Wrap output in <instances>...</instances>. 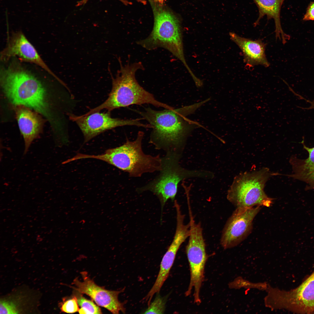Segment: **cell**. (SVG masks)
Returning a JSON list of instances; mask_svg holds the SVG:
<instances>
[{"label": "cell", "instance_id": "7", "mask_svg": "<svg viewBox=\"0 0 314 314\" xmlns=\"http://www.w3.org/2000/svg\"><path fill=\"white\" fill-rule=\"evenodd\" d=\"M275 174L265 167L240 174L235 177L228 191L227 199L236 208L270 206L273 199L266 195L264 188L269 178Z\"/></svg>", "mask_w": 314, "mask_h": 314}, {"label": "cell", "instance_id": "1", "mask_svg": "<svg viewBox=\"0 0 314 314\" xmlns=\"http://www.w3.org/2000/svg\"><path fill=\"white\" fill-rule=\"evenodd\" d=\"M204 104L203 101L178 109L156 110L150 107L138 113L152 126L150 142L156 149L180 153L186 138L200 125L186 117Z\"/></svg>", "mask_w": 314, "mask_h": 314}, {"label": "cell", "instance_id": "17", "mask_svg": "<svg viewBox=\"0 0 314 314\" xmlns=\"http://www.w3.org/2000/svg\"><path fill=\"white\" fill-rule=\"evenodd\" d=\"M186 238L181 233H175L173 240L162 259L158 273L156 281L149 292L152 295L159 293L168 278L177 252Z\"/></svg>", "mask_w": 314, "mask_h": 314}, {"label": "cell", "instance_id": "18", "mask_svg": "<svg viewBox=\"0 0 314 314\" xmlns=\"http://www.w3.org/2000/svg\"><path fill=\"white\" fill-rule=\"evenodd\" d=\"M258 10V18L254 23V26L258 25L260 20L265 16L268 19L274 21L276 39L282 40L283 44L289 39L290 36L286 34L282 29L280 20L281 10L285 0H253Z\"/></svg>", "mask_w": 314, "mask_h": 314}, {"label": "cell", "instance_id": "11", "mask_svg": "<svg viewBox=\"0 0 314 314\" xmlns=\"http://www.w3.org/2000/svg\"><path fill=\"white\" fill-rule=\"evenodd\" d=\"M260 206L236 208L228 219L222 231L220 244L224 249L236 246L249 235L254 219Z\"/></svg>", "mask_w": 314, "mask_h": 314}, {"label": "cell", "instance_id": "9", "mask_svg": "<svg viewBox=\"0 0 314 314\" xmlns=\"http://www.w3.org/2000/svg\"><path fill=\"white\" fill-rule=\"evenodd\" d=\"M189 217L190 232L186 252L190 266V278L185 294L186 296L189 295L194 289V302L199 305L201 302L200 291L204 280L207 256L201 224L199 222L196 223L192 215Z\"/></svg>", "mask_w": 314, "mask_h": 314}, {"label": "cell", "instance_id": "24", "mask_svg": "<svg viewBox=\"0 0 314 314\" xmlns=\"http://www.w3.org/2000/svg\"><path fill=\"white\" fill-rule=\"evenodd\" d=\"M303 20L305 21H314V1L311 2L308 6Z\"/></svg>", "mask_w": 314, "mask_h": 314}, {"label": "cell", "instance_id": "13", "mask_svg": "<svg viewBox=\"0 0 314 314\" xmlns=\"http://www.w3.org/2000/svg\"><path fill=\"white\" fill-rule=\"evenodd\" d=\"M17 56L21 60L35 64L59 80L41 58L35 48L20 31L13 33L6 47L1 53V58L6 61Z\"/></svg>", "mask_w": 314, "mask_h": 314}, {"label": "cell", "instance_id": "12", "mask_svg": "<svg viewBox=\"0 0 314 314\" xmlns=\"http://www.w3.org/2000/svg\"><path fill=\"white\" fill-rule=\"evenodd\" d=\"M83 281L76 278L72 288L79 293L90 296L98 306L107 309L113 314H119L120 311L125 312L124 303L118 299L119 294L124 291V289L119 290H109L103 287L97 285L87 275L86 272H82Z\"/></svg>", "mask_w": 314, "mask_h": 314}, {"label": "cell", "instance_id": "16", "mask_svg": "<svg viewBox=\"0 0 314 314\" xmlns=\"http://www.w3.org/2000/svg\"><path fill=\"white\" fill-rule=\"evenodd\" d=\"M17 116L19 129L24 140V154H25L32 142L40 134L42 122L37 114L24 107L17 109Z\"/></svg>", "mask_w": 314, "mask_h": 314}, {"label": "cell", "instance_id": "20", "mask_svg": "<svg viewBox=\"0 0 314 314\" xmlns=\"http://www.w3.org/2000/svg\"><path fill=\"white\" fill-rule=\"evenodd\" d=\"M268 284L266 282L254 283L246 280L241 276L235 278L233 281L228 284L230 289H240L241 288L246 289L255 288L261 290L267 289Z\"/></svg>", "mask_w": 314, "mask_h": 314}, {"label": "cell", "instance_id": "25", "mask_svg": "<svg viewBox=\"0 0 314 314\" xmlns=\"http://www.w3.org/2000/svg\"><path fill=\"white\" fill-rule=\"evenodd\" d=\"M89 0H82L80 1H78L76 4V6H80L84 5ZM121 1L122 2L124 3H126V1L125 0H119ZM138 1H140L141 0H136Z\"/></svg>", "mask_w": 314, "mask_h": 314}, {"label": "cell", "instance_id": "14", "mask_svg": "<svg viewBox=\"0 0 314 314\" xmlns=\"http://www.w3.org/2000/svg\"><path fill=\"white\" fill-rule=\"evenodd\" d=\"M304 142L303 139L301 143L308 153V157L301 159L295 155L291 156L289 162L292 172L285 175L304 182L306 184L305 190L308 191L314 190V147H309Z\"/></svg>", "mask_w": 314, "mask_h": 314}, {"label": "cell", "instance_id": "4", "mask_svg": "<svg viewBox=\"0 0 314 314\" xmlns=\"http://www.w3.org/2000/svg\"><path fill=\"white\" fill-rule=\"evenodd\" d=\"M144 135L143 132L140 131L133 141L127 139L122 145L107 149L100 155L79 153L78 158L79 159L91 158L104 161L128 172L130 177H140L144 173L160 171L161 158L160 156L146 154L142 151Z\"/></svg>", "mask_w": 314, "mask_h": 314}, {"label": "cell", "instance_id": "6", "mask_svg": "<svg viewBox=\"0 0 314 314\" xmlns=\"http://www.w3.org/2000/svg\"><path fill=\"white\" fill-rule=\"evenodd\" d=\"M154 23L152 31L138 44L149 50L163 48L180 60L191 76L194 74L186 62L182 37L178 20L172 13L161 7L154 10Z\"/></svg>", "mask_w": 314, "mask_h": 314}, {"label": "cell", "instance_id": "15", "mask_svg": "<svg viewBox=\"0 0 314 314\" xmlns=\"http://www.w3.org/2000/svg\"><path fill=\"white\" fill-rule=\"evenodd\" d=\"M231 39L242 51L244 62L247 65L254 66L261 65L268 67L270 63L265 54V44L261 40H253L241 37L236 33H229Z\"/></svg>", "mask_w": 314, "mask_h": 314}, {"label": "cell", "instance_id": "19", "mask_svg": "<svg viewBox=\"0 0 314 314\" xmlns=\"http://www.w3.org/2000/svg\"><path fill=\"white\" fill-rule=\"evenodd\" d=\"M77 299L78 305L81 307L78 313L81 314H102L101 308L92 301L85 298L82 294L74 290V293Z\"/></svg>", "mask_w": 314, "mask_h": 314}, {"label": "cell", "instance_id": "2", "mask_svg": "<svg viewBox=\"0 0 314 314\" xmlns=\"http://www.w3.org/2000/svg\"><path fill=\"white\" fill-rule=\"evenodd\" d=\"M114 77H112V87L108 98L103 103L91 109L85 114L88 115L105 109L108 111L132 105L149 104L157 107L172 110L174 108L160 102L153 95L145 90L139 84L135 75L139 69H144L142 63L137 62L123 65Z\"/></svg>", "mask_w": 314, "mask_h": 314}, {"label": "cell", "instance_id": "23", "mask_svg": "<svg viewBox=\"0 0 314 314\" xmlns=\"http://www.w3.org/2000/svg\"><path fill=\"white\" fill-rule=\"evenodd\" d=\"M17 306L12 302L2 301L0 302V314L18 313Z\"/></svg>", "mask_w": 314, "mask_h": 314}, {"label": "cell", "instance_id": "21", "mask_svg": "<svg viewBox=\"0 0 314 314\" xmlns=\"http://www.w3.org/2000/svg\"><path fill=\"white\" fill-rule=\"evenodd\" d=\"M159 293L154 300L148 305L147 308L142 313L144 314H163L165 310L166 298L160 295Z\"/></svg>", "mask_w": 314, "mask_h": 314}, {"label": "cell", "instance_id": "22", "mask_svg": "<svg viewBox=\"0 0 314 314\" xmlns=\"http://www.w3.org/2000/svg\"><path fill=\"white\" fill-rule=\"evenodd\" d=\"M60 305L61 311L67 313L78 312L80 309L77 299L74 295L72 299L64 301Z\"/></svg>", "mask_w": 314, "mask_h": 314}, {"label": "cell", "instance_id": "8", "mask_svg": "<svg viewBox=\"0 0 314 314\" xmlns=\"http://www.w3.org/2000/svg\"><path fill=\"white\" fill-rule=\"evenodd\" d=\"M266 291L265 305L272 311L285 309L299 314L314 313V271L295 288L286 291L268 284Z\"/></svg>", "mask_w": 314, "mask_h": 314}, {"label": "cell", "instance_id": "3", "mask_svg": "<svg viewBox=\"0 0 314 314\" xmlns=\"http://www.w3.org/2000/svg\"><path fill=\"white\" fill-rule=\"evenodd\" d=\"M1 80L5 93L13 104L32 108L49 118L51 117L44 87L30 73L11 65L1 70Z\"/></svg>", "mask_w": 314, "mask_h": 314}, {"label": "cell", "instance_id": "10", "mask_svg": "<svg viewBox=\"0 0 314 314\" xmlns=\"http://www.w3.org/2000/svg\"><path fill=\"white\" fill-rule=\"evenodd\" d=\"M70 119L75 122L81 131L86 142L99 134L109 130L124 126H136L145 128H151L150 124H144L140 119H123L114 118L110 112L101 113L97 112L86 116L69 114Z\"/></svg>", "mask_w": 314, "mask_h": 314}, {"label": "cell", "instance_id": "5", "mask_svg": "<svg viewBox=\"0 0 314 314\" xmlns=\"http://www.w3.org/2000/svg\"><path fill=\"white\" fill-rule=\"evenodd\" d=\"M180 153L174 151L166 152L161 158L159 174L145 185L137 189L138 193L149 191L159 199L161 206V218L164 206L169 199L174 201L178 185L182 180L192 177L211 179L213 173L204 170H190L182 167L179 164Z\"/></svg>", "mask_w": 314, "mask_h": 314}, {"label": "cell", "instance_id": "26", "mask_svg": "<svg viewBox=\"0 0 314 314\" xmlns=\"http://www.w3.org/2000/svg\"><path fill=\"white\" fill-rule=\"evenodd\" d=\"M157 2H158L160 3H163L164 1H165L166 0H154Z\"/></svg>", "mask_w": 314, "mask_h": 314}]
</instances>
